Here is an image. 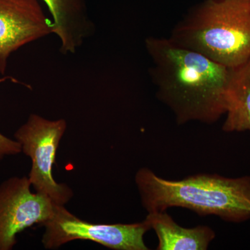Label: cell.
Segmentation results:
<instances>
[{
	"mask_svg": "<svg viewBox=\"0 0 250 250\" xmlns=\"http://www.w3.org/2000/svg\"><path fill=\"white\" fill-rule=\"evenodd\" d=\"M158 97L173 111L179 124L213 123L227 112L231 69L170 39L146 40Z\"/></svg>",
	"mask_w": 250,
	"mask_h": 250,
	"instance_id": "1",
	"label": "cell"
},
{
	"mask_svg": "<svg viewBox=\"0 0 250 250\" xmlns=\"http://www.w3.org/2000/svg\"><path fill=\"white\" fill-rule=\"evenodd\" d=\"M135 180L148 213L183 207L200 215H217L235 223L250 219V176L232 179L199 174L182 180H167L143 167Z\"/></svg>",
	"mask_w": 250,
	"mask_h": 250,
	"instance_id": "2",
	"label": "cell"
},
{
	"mask_svg": "<svg viewBox=\"0 0 250 250\" xmlns=\"http://www.w3.org/2000/svg\"><path fill=\"white\" fill-rule=\"evenodd\" d=\"M169 39L228 68L240 66L250 59V0H205Z\"/></svg>",
	"mask_w": 250,
	"mask_h": 250,
	"instance_id": "3",
	"label": "cell"
},
{
	"mask_svg": "<svg viewBox=\"0 0 250 250\" xmlns=\"http://www.w3.org/2000/svg\"><path fill=\"white\" fill-rule=\"evenodd\" d=\"M67 129L64 119L50 121L32 113L14 134L22 152L31 160L29 178L37 193L48 197L55 205L65 206L73 197V192L65 184L56 182L52 166L57 149Z\"/></svg>",
	"mask_w": 250,
	"mask_h": 250,
	"instance_id": "4",
	"label": "cell"
},
{
	"mask_svg": "<svg viewBox=\"0 0 250 250\" xmlns=\"http://www.w3.org/2000/svg\"><path fill=\"white\" fill-rule=\"evenodd\" d=\"M42 243L46 249H57L75 240L95 242L116 250H147L143 236L151 229L146 221L134 224H95L85 222L57 205L53 216L42 225Z\"/></svg>",
	"mask_w": 250,
	"mask_h": 250,
	"instance_id": "5",
	"label": "cell"
},
{
	"mask_svg": "<svg viewBox=\"0 0 250 250\" xmlns=\"http://www.w3.org/2000/svg\"><path fill=\"white\" fill-rule=\"evenodd\" d=\"M28 177H12L0 185V250H11L17 235L53 216L57 205L33 192Z\"/></svg>",
	"mask_w": 250,
	"mask_h": 250,
	"instance_id": "6",
	"label": "cell"
},
{
	"mask_svg": "<svg viewBox=\"0 0 250 250\" xmlns=\"http://www.w3.org/2000/svg\"><path fill=\"white\" fill-rule=\"evenodd\" d=\"M41 0H0V74L11 54L23 46L53 34Z\"/></svg>",
	"mask_w": 250,
	"mask_h": 250,
	"instance_id": "7",
	"label": "cell"
},
{
	"mask_svg": "<svg viewBox=\"0 0 250 250\" xmlns=\"http://www.w3.org/2000/svg\"><path fill=\"white\" fill-rule=\"evenodd\" d=\"M41 1L52 16L53 34L60 40L61 52L75 53L95 30L84 0Z\"/></svg>",
	"mask_w": 250,
	"mask_h": 250,
	"instance_id": "8",
	"label": "cell"
},
{
	"mask_svg": "<svg viewBox=\"0 0 250 250\" xmlns=\"http://www.w3.org/2000/svg\"><path fill=\"white\" fill-rule=\"evenodd\" d=\"M145 221L157 235L158 250H205L215 237L208 226L182 228L165 211L148 213Z\"/></svg>",
	"mask_w": 250,
	"mask_h": 250,
	"instance_id": "9",
	"label": "cell"
},
{
	"mask_svg": "<svg viewBox=\"0 0 250 250\" xmlns=\"http://www.w3.org/2000/svg\"><path fill=\"white\" fill-rule=\"evenodd\" d=\"M227 104L224 131H250V59L231 69Z\"/></svg>",
	"mask_w": 250,
	"mask_h": 250,
	"instance_id": "10",
	"label": "cell"
},
{
	"mask_svg": "<svg viewBox=\"0 0 250 250\" xmlns=\"http://www.w3.org/2000/svg\"><path fill=\"white\" fill-rule=\"evenodd\" d=\"M13 79L11 77H5L0 79V83ZM22 152L21 146L16 140L9 139L0 132V162L6 156L17 155Z\"/></svg>",
	"mask_w": 250,
	"mask_h": 250,
	"instance_id": "11",
	"label": "cell"
},
{
	"mask_svg": "<svg viewBox=\"0 0 250 250\" xmlns=\"http://www.w3.org/2000/svg\"></svg>",
	"mask_w": 250,
	"mask_h": 250,
	"instance_id": "12",
	"label": "cell"
}]
</instances>
